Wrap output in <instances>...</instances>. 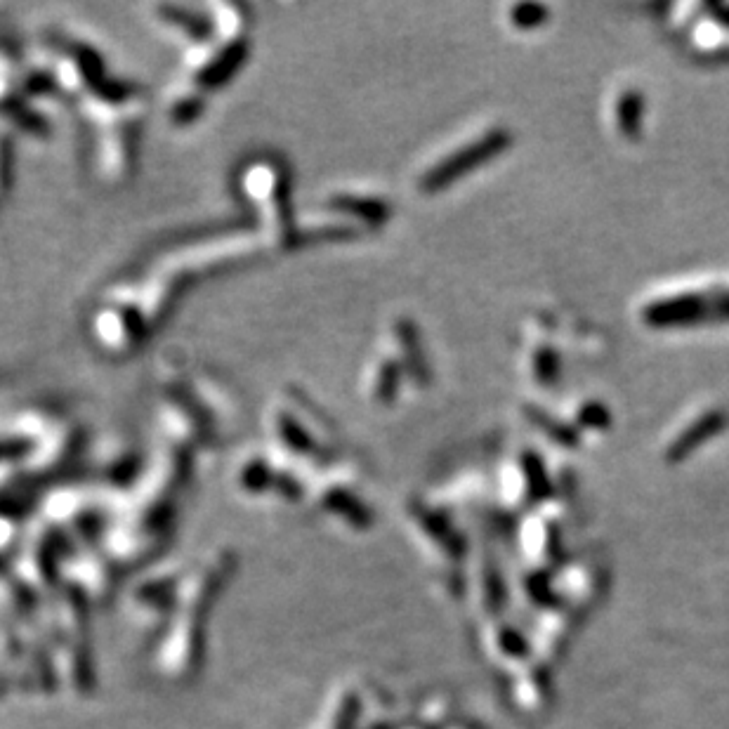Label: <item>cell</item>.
Wrapping results in <instances>:
<instances>
[{"mask_svg": "<svg viewBox=\"0 0 729 729\" xmlns=\"http://www.w3.org/2000/svg\"><path fill=\"white\" fill-rule=\"evenodd\" d=\"M729 425V413L725 409H711L706 411L704 416L696 418L692 425H687L685 430L680 432V437L668 446L666 458L671 463L685 461L689 453L699 449L701 444H706L708 439H713L715 435H720Z\"/></svg>", "mask_w": 729, "mask_h": 729, "instance_id": "3", "label": "cell"}, {"mask_svg": "<svg viewBox=\"0 0 729 729\" xmlns=\"http://www.w3.org/2000/svg\"><path fill=\"white\" fill-rule=\"evenodd\" d=\"M713 12L718 15L720 22H725L729 26V8H720V5H718V8H713Z\"/></svg>", "mask_w": 729, "mask_h": 729, "instance_id": "12", "label": "cell"}, {"mask_svg": "<svg viewBox=\"0 0 729 729\" xmlns=\"http://www.w3.org/2000/svg\"><path fill=\"white\" fill-rule=\"evenodd\" d=\"M560 371H562L560 354H557L553 347H548V345L538 347L534 354V373H536L538 385L553 387L557 380H560Z\"/></svg>", "mask_w": 729, "mask_h": 729, "instance_id": "8", "label": "cell"}, {"mask_svg": "<svg viewBox=\"0 0 729 729\" xmlns=\"http://www.w3.org/2000/svg\"><path fill=\"white\" fill-rule=\"evenodd\" d=\"M524 413H527V418L531 420V423H534L541 432H545V435L553 439V442L562 444V446L579 444V432H576V428H571V425L564 423V420H557L553 413L538 409V406H527Z\"/></svg>", "mask_w": 729, "mask_h": 729, "instance_id": "6", "label": "cell"}, {"mask_svg": "<svg viewBox=\"0 0 729 729\" xmlns=\"http://www.w3.org/2000/svg\"><path fill=\"white\" fill-rule=\"evenodd\" d=\"M399 387H402V364L394 359H387L378 366V378L373 380V399L378 404L390 406L397 402Z\"/></svg>", "mask_w": 729, "mask_h": 729, "instance_id": "7", "label": "cell"}, {"mask_svg": "<svg viewBox=\"0 0 729 729\" xmlns=\"http://www.w3.org/2000/svg\"><path fill=\"white\" fill-rule=\"evenodd\" d=\"M394 336L399 340L402 350V366L409 373L411 380L420 387H428L432 383V371L428 359H425L423 343H420L418 326L411 319H399L394 324Z\"/></svg>", "mask_w": 729, "mask_h": 729, "instance_id": "4", "label": "cell"}, {"mask_svg": "<svg viewBox=\"0 0 729 729\" xmlns=\"http://www.w3.org/2000/svg\"><path fill=\"white\" fill-rule=\"evenodd\" d=\"M616 126L626 140H640L642 126H645V95L640 90L630 88L616 100Z\"/></svg>", "mask_w": 729, "mask_h": 729, "instance_id": "5", "label": "cell"}, {"mask_svg": "<svg viewBox=\"0 0 729 729\" xmlns=\"http://www.w3.org/2000/svg\"><path fill=\"white\" fill-rule=\"evenodd\" d=\"M579 423L588 430H604L612 425V413L600 402H590L579 411Z\"/></svg>", "mask_w": 729, "mask_h": 729, "instance_id": "10", "label": "cell"}, {"mask_svg": "<svg viewBox=\"0 0 729 729\" xmlns=\"http://www.w3.org/2000/svg\"><path fill=\"white\" fill-rule=\"evenodd\" d=\"M548 19V8L538 3H522L512 8V24L517 29H536Z\"/></svg>", "mask_w": 729, "mask_h": 729, "instance_id": "9", "label": "cell"}, {"mask_svg": "<svg viewBox=\"0 0 729 729\" xmlns=\"http://www.w3.org/2000/svg\"><path fill=\"white\" fill-rule=\"evenodd\" d=\"M512 147V133L505 128H494L489 133H484L479 140L465 144L456 151V154H449L446 159L435 163L428 173L420 177L418 187L423 194H437L446 189L453 182H458L472 170L484 166V163L494 161L496 156H501L503 151Z\"/></svg>", "mask_w": 729, "mask_h": 729, "instance_id": "1", "label": "cell"}, {"mask_svg": "<svg viewBox=\"0 0 729 729\" xmlns=\"http://www.w3.org/2000/svg\"><path fill=\"white\" fill-rule=\"evenodd\" d=\"M706 317H711V298L701 293H680L673 298L654 300L642 310V319L652 328L694 326Z\"/></svg>", "mask_w": 729, "mask_h": 729, "instance_id": "2", "label": "cell"}, {"mask_svg": "<svg viewBox=\"0 0 729 729\" xmlns=\"http://www.w3.org/2000/svg\"><path fill=\"white\" fill-rule=\"evenodd\" d=\"M711 314L729 321V291H722L711 298Z\"/></svg>", "mask_w": 729, "mask_h": 729, "instance_id": "11", "label": "cell"}]
</instances>
